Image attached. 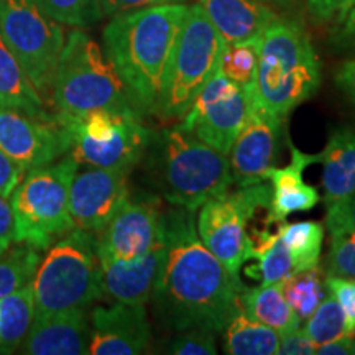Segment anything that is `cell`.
<instances>
[{
	"instance_id": "cell-16",
	"label": "cell",
	"mask_w": 355,
	"mask_h": 355,
	"mask_svg": "<svg viewBox=\"0 0 355 355\" xmlns=\"http://www.w3.org/2000/svg\"><path fill=\"white\" fill-rule=\"evenodd\" d=\"M285 122L250 99L247 121L229 152L230 175L237 188L268 181V171L277 163Z\"/></svg>"
},
{
	"instance_id": "cell-10",
	"label": "cell",
	"mask_w": 355,
	"mask_h": 355,
	"mask_svg": "<svg viewBox=\"0 0 355 355\" xmlns=\"http://www.w3.org/2000/svg\"><path fill=\"white\" fill-rule=\"evenodd\" d=\"M0 37L44 104H51L53 81L66 42L63 25L32 0H0Z\"/></svg>"
},
{
	"instance_id": "cell-4",
	"label": "cell",
	"mask_w": 355,
	"mask_h": 355,
	"mask_svg": "<svg viewBox=\"0 0 355 355\" xmlns=\"http://www.w3.org/2000/svg\"><path fill=\"white\" fill-rule=\"evenodd\" d=\"M146 152L159 193L176 207L196 212L234 184L227 155L180 127L152 133Z\"/></svg>"
},
{
	"instance_id": "cell-17",
	"label": "cell",
	"mask_w": 355,
	"mask_h": 355,
	"mask_svg": "<svg viewBox=\"0 0 355 355\" xmlns=\"http://www.w3.org/2000/svg\"><path fill=\"white\" fill-rule=\"evenodd\" d=\"M152 339L145 304L115 301L99 306L91 314V355H137L145 352Z\"/></svg>"
},
{
	"instance_id": "cell-12",
	"label": "cell",
	"mask_w": 355,
	"mask_h": 355,
	"mask_svg": "<svg viewBox=\"0 0 355 355\" xmlns=\"http://www.w3.org/2000/svg\"><path fill=\"white\" fill-rule=\"evenodd\" d=\"M250 109V94L245 87L225 78L219 69L204 84L183 117L180 128L229 155Z\"/></svg>"
},
{
	"instance_id": "cell-35",
	"label": "cell",
	"mask_w": 355,
	"mask_h": 355,
	"mask_svg": "<svg viewBox=\"0 0 355 355\" xmlns=\"http://www.w3.org/2000/svg\"><path fill=\"white\" fill-rule=\"evenodd\" d=\"M166 352L175 355H216V332L204 327H189L180 331L171 340Z\"/></svg>"
},
{
	"instance_id": "cell-33",
	"label": "cell",
	"mask_w": 355,
	"mask_h": 355,
	"mask_svg": "<svg viewBox=\"0 0 355 355\" xmlns=\"http://www.w3.org/2000/svg\"><path fill=\"white\" fill-rule=\"evenodd\" d=\"M40 10L73 28H87L102 17L99 0H32Z\"/></svg>"
},
{
	"instance_id": "cell-20",
	"label": "cell",
	"mask_w": 355,
	"mask_h": 355,
	"mask_svg": "<svg viewBox=\"0 0 355 355\" xmlns=\"http://www.w3.org/2000/svg\"><path fill=\"white\" fill-rule=\"evenodd\" d=\"M91 343V324L86 309L66 311L35 318L21 343V354L83 355Z\"/></svg>"
},
{
	"instance_id": "cell-23",
	"label": "cell",
	"mask_w": 355,
	"mask_h": 355,
	"mask_svg": "<svg viewBox=\"0 0 355 355\" xmlns=\"http://www.w3.org/2000/svg\"><path fill=\"white\" fill-rule=\"evenodd\" d=\"M239 306L247 318L272 327L278 334L300 327L301 319L286 301L279 283L254 288L242 286Z\"/></svg>"
},
{
	"instance_id": "cell-6",
	"label": "cell",
	"mask_w": 355,
	"mask_h": 355,
	"mask_svg": "<svg viewBox=\"0 0 355 355\" xmlns=\"http://www.w3.org/2000/svg\"><path fill=\"white\" fill-rule=\"evenodd\" d=\"M35 318L87 309L102 298V266L92 232L73 229L48 248L33 282Z\"/></svg>"
},
{
	"instance_id": "cell-2",
	"label": "cell",
	"mask_w": 355,
	"mask_h": 355,
	"mask_svg": "<svg viewBox=\"0 0 355 355\" xmlns=\"http://www.w3.org/2000/svg\"><path fill=\"white\" fill-rule=\"evenodd\" d=\"M188 6L146 7L114 15L102 33L104 53L141 117L155 115Z\"/></svg>"
},
{
	"instance_id": "cell-30",
	"label": "cell",
	"mask_w": 355,
	"mask_h": 355,
	"mask_svg": "<svg viewBox=\"0 0 355 355\" xmlns=\"http://www.w3.org/2000/svg\"><path fill=\"white\" fill-rule=\"evenodd\" d=\"M40 265L37 248L20 243L0 255V298L33 282Z\"/></svg>"
},
{
	"instance_id": "cell-39",
	"label": "cell",
	"mask_w": 355,
	"mask_h": 355,
	"mask_svg": "<svg viewBox=\"0 0 355 355\" xmlns=\"http://www.w3.org/2000/svg\"><path fill=\"white\" fill-rule=\"evenodd\" d=\"M316 344L301 327L279 334L278 355H313L316 354Z\"/></svg>"
},
{
	"instance_id": "cell-14",
	"label": "cell",
	"mask_w": 355,
	"mask_h": 355,
	"mask_svg": "<svg viewBox=\"0 0 355 355\" xmlns=\"http://www.w3.org/2000/svg\"><path fill=\"white\" fill-rule=\"evenodd\" d=\"M125 168L76 171L69 186V214L76 229L101 232L130 198Z\"/></svg>"
},
{
	"instance_id": "cell-36",
	"label": "cell",
	"mask_w": 355,
	"mask_h": 355,
	"mask_svg": "<svg viewBox=\"0 0 355 355\" xmlns=\"http://www.w3.org/2000/svg\"><path fill=\"white\" fill-rule=\"evenodd\" d=\"M324 285L329 295L334 296L345 314L347 334L355 336V279L327 275Z\"/></svg>"
},
{
	"instance_id": "cell-37",
	"label": "cell",
	"mask_w": 355,
	"mask_h": 355,
	"mask_svg": "<svg viewBox=\"0 0 355 355\" xmlns=\"http://www.w3.org/2000/svg\"><path fill=\"white\" fill-rule=\"evenodd\" d=\"M355 0H306L309 17L318 25H340Z\"/></svg>"
},
{
	"instance_id": "cell-41",
	"label": "cell",
	"mask_w": 355,
	"mask_h": 355,
	"mask_svg": "<svg viewBox=\"0 0 355 355\" xmlns=\"http://www.w3.org/2000/svg\"><path fill=\"white\" fill-rule=\"evenodd\" d=\"M26 173L0 148V194L10 198Z\"/></svg>"
},
{
	"instance_id": "cell-22",
	"label": "cell",
	"mask_w": 355,
	"mask_h": 355,
	"mask_svg": "<svg viewBox=\"0 0 355 355\" xmlns=\"http://www.w3.org/2000/svg\"><path fill=\"white\" fill-rule=\"evenodd\" d=\"M326 207L355 194V128L340 127L321 152Z\"/></svg>"
},
{
	"instance_id": "cell-13",
	"label": "cell",
	"mask_w": 355,
	"mask_h": 355,
	"mask_svg": "<svg viewBox=\"0 0 355 355\" xmlns=\"http://www.w3.org/2000/svg\"><path fill=\"white\" fill-rule=\"evenodd\" d=\"M0 148L28 173L68 153L69 139L56 115L0 107Z\"/></svg>"
},
{
	"instance_id": "cell-47",
	"label": "cell",
	"mask_w": 355,
	"mask_h": 355,
	"mask_svg": "<svg viewBox=\"0 0 355 355\" xmlns=\"http://www.w3.org/2000/svg\"><path fill=\"white\" fill-rule=\"evenodd\" d=\"M354 279H355V278H354Z\"/></svg>"
},
{
	"instance_id": "cell-24",
	"label": "cell",
	"mask_w": 355,
	"mask_h": 355,
	"mask_svg": "<svg viewBox=\"0 0 355 355\" xmlns=\"http://www.w3.org/2000/svg\"><path fill=\"white\" fill-rule=\"evenodd\" d=\"M268 222L261 229H254L250 234L252 254L250 260H255V265L245 268V273L260 285H272L282 283L290 275L295 273V265L290 257V252L282 242L278 234V225L275 232L270 229Z\"/></svg>"
},
{
	"instance_id": "cell-32",
	"label": "cell",
	"mask_w": 355,
	"mask_h": 355,
	"mask_svg": "<svg viewBox=\"0 0 355 355\" xmlns=\"http://www.w3.org/2000/svg\"><path fill=\"white\" fill-rule=\"evenodd\" d=\"M304 331L309 336V339L316 344V347L329 343V340H334L337 337L349 336L345 314L334 296L327 293L326 298L319 303L318 308L308 318Z\"/></svg>"
},
{
	"instance_id": "cell-11",
	"label": "cell",
	"mask_w": 355,
	"mask_h": 355,
	"mask_svg": "<svg viewBox=\"0 0 355 355\" xmlns=\"http://www.w3.org/2000/svg\"><path fill=\"white\" fill-rule=\"evenodd\" d=\"M272 188L265 183L243 186L234 193L225 191L199 207L198 235L230 273L239 277L250 260V220L257 211L270 207Z\"/></svg>"
},
{
	"instance_id": "cell-21",
	"label": "cell",
	"mask_w": 355,
	"mask_h": 355,
	"mask_svg": "<svg viewBox=\"0 0 355 355\" xmlns=\"http://www.w3.org/2000/svg\"><path fill=\"white\" fill-rule=\"evenodd\" d=\"M199 6L227 44L260 38L279 19L260 0H199Z\"/></svg>"
},
{
	"instance_id": "cell-29",
	"label": "cell",
	"mask_w": 355,
	"mask_h": 355,
	"mask_svg": "<svg viewBox=\"0 0 355 355\" xmlns=\"http://www.w3.org/2000/svg\"><path fill=\"white\" fill-rule=\"evenodd\" d=\"M279 285H282L286 301L301 321L308 319L327 295L326 285L321 278V270L318 266L303 270V272H295L283 279Z\"/></svg>"
},
{
	"instance_id": "cell-9",
	"label": "cell",
	"mask_w": 355,
	"mask_h": 355,
	"mask_svg": "<svg viewBox=\"0 0 355 355\" xmlns=\"http://www.w3.org/2000/svg\"><path fill=\"white\" fill-rule=\"evenodd\" d=\"M79 165L130 170L146 153L152 132L137 112L92 110L81 115L55 114Z\"/></svg>"
},
{
	"instance_id": "cell-34",
	"label": "cell",
	"mask_w": 355,
	"mask_h": 355,
	"mask_svg": "<svg viewBox=\"0 0 355 355\" xmlns=\"http://www.w3.org/2000/svg\"><path fill=\"white\" fill-rule=\"evenodd\" d=\"M326 273L343 278H355V230H332Z\"/></svg>"
},
{
	"instance_id": "cell-40",
	"label": "cell",
	"mask_w": 355,
	"mask_h": 355,
	"mask_svg": "<svg viewBox=\"0 0 355 355\" xmlns=\"http://www.w3.org/2000/svg\"><path fill=\"white\" fill-rule=\"evenodd\" d=\"M188 0H99L102 15L114 17L119 13L140 10L146 7L168 6V3H186Z\"/></svg>"
},
{
	"instance_id": "cell-5",
	"label": "cell",
	"mask_w": 355,
	"mask_h": 355,
	"mask_svg": "<svg viewBox=\"0 0 355 355\" xmlns=\"http://www.w3.org/2000/svg\"><path fill=\"white\" fill-rule=\"evenodd\" d=\"M51 105L63 115L92 110L137 112L117 69L83 28L66 37L53 81Z\"/></svg>"
},
{
	"instance_id": "cell-26",
	"label": "cell",
	"mask_w": 355,
	"mask_h": 355,
	"mask_svg": "<svg viewBox=\"0 0 355 355\" xmlns=\"http://www.w3.org/2000/svg\"><path fill=\"white\" fill-rule=\"evenodd\" d=\"M224 352L229 355H278L279 334L272 327L247 318L241 309L227 322Z\"/></svg>"
},
{
	"instance_id": "cell-43",
	"label": "cell",
	"mask_w": 355,
	"mask_h": 355,
	"mask_svg": "<svg viewBox=\"0 0 355 355\" xmlns=\"http://www.w3.org/2000/svg\"><path fill=\"white\" fill-rule=\"evenodd\" d=\"M336 84L347 99L355 104V58L344 61L336 73Z\"/></svg>"
},
{
	"instance_id": "cell-8",
	"label": "cell",
	"mask_w": 355,
	"mask_h": 355,
	"mask_svg": "<svg viewBox=\"0 0 355 355\" xmlns=\"http://www.w3.org/2000/svg\"><path fill=\"white\" fill-rule=\"evenodd\" d=\"M227 43L199 3L188 6L168 66L157 110L162 121L181 119L212 74L219 69Z\"/></svg>"
},
{
	"instance_id": "cell-19",
	"label": "cell",
	"mask_w": 355,
	"mask_h": 355,
	"mask_svg": "<svg viewBox=\"0 0 355 355\" xmlns=\"http://www.w3.org/2000/svg\"><path fill=\"white\" fill-rule=\"evenodd\" d=\"M291 162L286 166H273L268 171V181L272 183L270 212L266 217L268 224H282L286 217L295 212H306L318 206L319 196L314 186L304 183L303 173L308 166L321 162V153H304L288 140Z\"/></svg>"
},
{
	"instance_id": "cell-45",
	"label": "cell",
	"mask_w": 355,
	"mask_h": 355,
	"mask_svg": "<svg viewBox=\"0 0 355 355\" xmlns=\"http://www.w3.org/2000/svg\"><path fill=\"white\" fill-rule=\"evenodd\" d=\"M339 37L347 43H354L355 44V6L352 7V10L347 13L343 24L339 25Z\"/></svg>"
},
{
	"instance_id": "cell-31",
	"label": "cell",
	"mask_w": 355,
	"mask_h": 355,
	"mask_svg": "<svg viewBox=\"0 0 355 355\" xmlns=\"http://www.w3.org/2000/svg\"><path fill=\"white\" fill-rule=\"evenodd\" d=\"M259 64V38L242 43H230L222 53L219 71L242 87L254 84Z\"/></svg>"
},
{
	"instance_id": "cell-25",
	"label": "cell",
	"mask_w": 355,
	"mask_h": 355,
	"mask_svg": "<svg viewBox=\"0 0 355 355\" xmlns=\"http://www.w3.org/2000/svg\"><path fill=\"white\" fill-rule=\"evenodd\" d=\"M0 107L25 110L33 115L48 114L42 96L32 86L2 37H0Z\"/></svg>"
},
{
	"instance_id": "cell-1",
	"label": "cell",
	"mask_w": 355,
	"mask_h": 355,
	"mask_svg": "<svg viewBox=\"0 0 355 355\" xmlns=\"http://www.w3.org/2000/svg\"><path fill=\"white\" fill-rule=\"evenodd\" d=\"M166 255L153 288L155 313L180 332L204 327L216 334L241 309V277H235L204 245L194 212L176 207L165 214Z\"/></svg>"
},
{
	"instance_id": "cell-44",
	"label": "cell",
	"mask_w": 355,
	"mask_h": 355,
	"mask_svg": "<svg viewBox=\"0 0 355 355\" xmlns=\"http://www.w3.org/2000/svg\"><path fill=\"white\" fill-rule=\"evenodd\" d=\"M319 355H355V339L354 336L337 337L334 340L319 345L316 349Z\"/></svg>"
},
{
	"instance_id": "cell-28",
	"label": "cell",
	"mask_w": 355,
	"mask_h": 355,
	"mask_svg": "<svg viewBox=\"0 0 355 355\" xmlns=\"http://www.w3.org/2000/svg\"><path fill=\"white\" fill-rule=\"evenodd\" d=\"M282 242L290 252L295 272L314 268L319 265L324 242V225L316 220H303L295 224H278Z\"/></svg>"
},
{
	"instance_id": "cell-46",
	"label": "cell",
	"mask_w": 355,
	"mask_h": 355,
	"mask_svg": "<svg viewBox=\"0 0 355 355\" xmlns=\"http://www.w3.org/2000/svg\"><path fill=\"white\" fill-rule=\"evenodd\" d=\"M260 2H263L270 7L285 8V10H288V8H291L293 6H295V0H260Z\"/></svg>"
},
{
	"instance_id": "cell-38",
	"label": "cell",
	"mask_w": 355,
	"mask_h": 355,
	"mask_svg": "<svg viewBox=\"0 0 355 355\" xmlns=\"http://www.w3.org/2000/svg\"><path fill=\"white\" fill-rule=\"evenodd\" d=\"M324 225H326V229L329 232L337 229L355 230V194H352L347 199H343V201L327 206Z\"/></svg>"
},
{
	"instance_id": "cell-42",
	"label": "cell",
	"mask_w": 355,
	"mask_h": 355,
	"mask_svg": "<svg viewBox=\"0 0 355 355\" xmlns=\"http://www.w3.org/2000/svg\"><path fill=\"white\" fill-rule=\"evenodd\" d=\"M15 242V216H13L10 198L0 194V255Z\"/></svg>"
},
{
	"instance_id": "cell-3",
	"label": "cell",
	"mask_w": 355,
	"mask_h": 355,
	"mask_svg": "<svg viewBox=\"0 0 355 355\" xmlns=\"http://www.w3.org/2000/svg\"><path fill=\"white\" fill-rule=\"evenodd\" d=\"M321 86V61L301 21L279 19L259 38L254 84L245 87L255 105L286 121Z\"/></svg>"
},
{
	"instance_id": "cell-27",
	"label": "cell",
	"mask_w": 355,
	"mask_h": 355,
	"mask_svg": "<svg viewBox=\"0 0 355 355\" xmlns=\"http://www.w3.org/2000/svg\"><path fill=\"white\" fill-rule=\"evenodd\" d=\"M33 319L32 283L0 298V354H10L24 343Z\"/></svg>"
},
{
	"instance_id": "cell-18",
	"label": "cell",
	"mask_w": 355,
	"mask_h": 355,
	"mask_svg": "<svg viewBox=\"0 0 355 355\" xmlns=\"http://www.w3.org/2000/svg\"><path fill=\"white\" fill-rule=\"evenodd\" d=\"M166 230L152 250L130 261H101L104 295L122 303L145 304L152 298L157 278L165 261Z\"/></svg>"
},
{
	"instance_id": "cell-7",
	"label": "cell",
	"mask_w": 355,
	"mask_h": 355,
	"mask_svg": "<svg viewBox=\"0 0 355 355\" xmlns=\"http://www.w3.org/2000/svg\"><path fill=\"white\" fill-rule=\"evenodd\" d=\"M79 163L69 152L51 165L26 173L10 196L17 243L48 250L74 227L69 186Z\"/></svg>"
},
{
	"instance_id": "cell-15",
	"label": "cell",
	"mask_w": 355,
	"mask_h": 355,
	"mask_svg": "<svg viewBox=\"0 0 355 355\" xmlns=\"http://www.w3.org/2000/svg\"><path fill=\"white\" fill-rule=\"evenodd\" d=\"M165 229L157 199L128 201L96 239L101 261H130L152 250Z\"/></svg>"
}]
</instances>
